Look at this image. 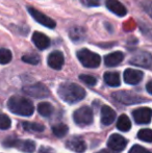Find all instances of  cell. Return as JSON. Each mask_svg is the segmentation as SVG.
Masks as SVG:
<instances>
[{
	"label": "cell",
	"instance_id": "obj_22",
	"mask_svg": "<svg viewBox=\"0 0 152 153\" xmlns=\"http://www.w3.org/2000/svg\"><path fill=\"white\" fill-rule=\"evenodd\" d=\"M38 111L43 117H49L52 114L53 107L49 102H41L38 105Z\"/></svg>",
	"mask_w": 152,
	"mask_h": 153
},
{
	"label": "cell",
	"instance_id": "obj_25",
	"mask_svg": "<svg viewBox=\"0 0 152 153\" xmlns=\"http://www.w3.org/2000/svg\"><path fill=\"white\" fill-rule=\"evenodd\" d=\"M13 59V54L10 50L6 48H0V64L6 65L8 64Z\"/></svg>",
	"mask_w": 152,
	"mask_h": 153
},
{
	"label": "cell",
	"instance_id": "obj_7",
	"mask_svg": "<svg viewBox=\"0 0 152 153\" xmlns=\"http://www.w3.org/2000/svg\"><path fill=\"white\" fill-rule=\"evenodd\" d=\"M27 10H28V13L30 14V16L33 17L38 23L48 27V28H55V26H56L55 21H53L52 19L49 18L48 16H46V15H44L43 13H41L37 8L33 7V6H27Z\"/></svg>",
	"mask_w": 152,
	"mask_h": 153
},
{
	"label": "cell",
	"instance_id": "obj_12",
	"mask_svg": "<svg viewBox=\"0 0 152 153\" xmlns=\"http://www.w3.org/2000/svg\"><path fill=\"white\" fill-rule=\"evenodd\" d=\"M23 91L26 94H28L29 96L36 97V98H44V97H47L49 95L48 89L42 83H36V85L25 87Z\"/></svg>",
	"mask_w": 152,
	"mask_h": 153
},
{
	"label": "cell",
	"instance_id": "obj_30",
	"mask_svg": "<svg viewBox=\"0 0 152 153\" xmlns=\"http://www.w3.org/2000/svg\"><path fill=\"white\" fill-rule=\"evenodd\" d=\"M129 153H151L148 149L142 147L140 145H134L131 147V149L129 150Z\"/></svg>",
	"mask_w": 152,
	"mask_h": 153
},
{
	"label": "cell",
	"instance_id": "obj_4",
	"mask_svg": "<svg viewBox=\"0 0 152 153\" xmlns=\"http://www.w3.org/2000/svg\"><path fill=\"white\" fill-rule=\"evenodd\" d=\"M3 145L5 147H15L26 153H33L36 150L35 142L30 141V140H18L13 139V137H7L3 142Z\"/></svg>",
	"mask_w": 152,
	"mask_h": 153
},
{
	"label": "cell",
	"instance_id": "obj_1",
	"mask_svg": "<svg viewBox=\"0 0 152 153\" xmlns=\"http://www.w3.org/2000/svg\"><path fill=\"white\" fill-rule=\"evenodd\" d=\"M59 95L65 102L73 104L79 102L85 97V91L76 83L66 82L59 85Z\"/></svg>",
	"mask_w": 152,
	"mask_h": 153
},
{
	"label": "cell",
	"instance_id": "obj_11",
	"mask_svg": "<svg viewBox=\"0 0 152 153\" xmlns=\"http://www.w3.org/2000/svg\"><path fill=\"white\" fill-rule=\"evenodd\" d=\"M143 76H144V74L142 71L136 70V69H126L123 75L124 81L130 85H136L140 83L143 79Z\"/></svg>",
	"mask_w": 152,
	"mask_h": 153
},
{
	"label": "cell",
	"instance_id": "obj_28",
	"mask_svg": "<svg viewBox=\"0 0 152 153\" xmlns=\"http://www.w3.org/2000/svg\"><path fill=\"white\" fill-rule=\"evenodd\" d=\"M10 125H12V121L8 118V116L4 115V114H0V129L6 130L10 128Z\"/></svg>",
	"mask_w": 152,
	"mask_h": 153
},
{
	"label": "cell",
	"instance_id": "obj_26",
	"mask_svg": "<svg viewBox=\"0 0 152 153\" xmlns=\"http://www.w3.org/2000/svg\"><path fill=\"white\" fill-rule=\"evenodd\" d=\"M138 137L141 141H144L146 143H151L152 142V132L151 129L149 128H144L141 129L138 132Z\"/></svg>",
	"mask_w": 152,
	"mask_h": 153
},
{
	"label": "cell",
	"instance_id": "obj_20",
	"mask_svg": "<svg viewBox=\"0 0 152 153\" xmlns=\"http://www.w3.org/2000/svg\"><path fill=\"white\" fill-rule=\"evenodd\" d=\"M69 36H70V38H71V40L74 41V42H80V41L85 40V29L79 26L72 27L69 31Z\"/></svg>",
	"mask_w": 152,
	"mask_h": 153
},
{
	"label": "cell",
	"instance_id": "obj_23",
	"mask_svg": "<svg viewBox=\"0 0 152 153\" xmlns=\"http://www.w3.org/2000/svg\"><path fill=\"white\" fill-rule=\"evenodd\" d=\"M23 128L26 131H31V132H42L44 131V125L39 124V123H31V122H23Z\"/></svg>",
	"mask_w": 152,
	"mask_h": 153
},
{
	"label": "cell",
	"instance_id": "obj_17",
	"mask_svg": "<svg viewBox=\"0 0 152 153\" xmlns=\"http://www.w3.org/2000/svg\"><path fill=\"white\" fill-rule=\"evenodd\" d=\"M116 119V111L108 105H103L101 107V122L103 125L108 126Z\"/></svg>",
	"mask_w": 152,
	"mask_h": 153
},
{
	"label": "cell",
	"instance_id": "obj_18",
	"mask_svg": "<svg viewBox=\"0 0 152 153\" xmlns=\"http://www.w3.org/2000/svg\"><path fill=\"white\" fill-rule=\"evenodd\" d=\"M124 59V54L121 51H115L104 57V64L108 67H116L121 64Z\"/></svg>",
	"mask_w": 152,
	"mask_h": 153
},
{
	"label": "cell",
	"instance_id": "obj_9",
	"mask_svg": "<svg viewBox=\"0 0 152 153\" xmlns=\"http://www.w3.org/2000/svg\"><path fill=\"white\" fill-rule=\"evenodd\" d=\"M152 111L149 107H139L132 111V117L136 124H149L151 121Z\"/></svg>",
	"mask_w": 152,
	"mask_h": 153
},
{
	"label": "cell",
	"instance_id": "obj_5",
	"mask_svg": "<svg viewBox=\"0 0 152 153\" xmlns=\"http://www.w3.org/2000/svg\"><path fill=\"white\" fill-rule=\"evenodd\" d=\"M73 119L74 122L78 126H89V125H91L93 123L94 120L93 111H92V109L89 106H81L80 108H78L77 111H74Z\"/></svg>",
	"mask_w": 152,
	"mask_h": 153
},
{
	"label": "cell",
	"instance_id": "obj_3",
	"mask_svg": "<svg viewBox=\"0 0 152 153\" xmlns=\"http://www.w3.org/2000/svg\"><path fill=\"white\" fill-rule=\"evenodd\" d=\"M77 59L83 67L90 69L98 68L101 64V57L97 53L89 50V49H80L76 53Z\"/></svg>",
	"mask_w": 152,
	"mask_h": 153
},
{
	"label": "cell",
	"instance_id": "obj_19",
	"mask_svg": "<svg viewBox=\"0 0 152 153\" xmlns=\"http://www.w3.org/2000/svg\"><path fill=\"white\" fill-rule=\"evenodd\" d=\"M104 81L108 85L113 88H117L121 85V79H120V74L118 72H106L104 73Z\"/></svg>",
	"mask_w": 152,
	"mask_h": 153
},
{
	"label": "cell",
	"instance_id": "obj_8",
	"mask_svg": "<svg viewBox=\"0 0 152 153\" xmlns=\"http://www.w3.org/2000/svg\"><path fill=\"white\" fill-rule=\"evenodd\" d=\"M129 62L133 66L142 67V68L150 69L152 64L151 54L147 51H140V52L136 53L130 59Z\"/></svg>",
	"mask_w": 152,
	"mask_h": 153
},
{
	"label": "cell",
	"instance_id": "obj_14",
	"mask_svg": "<svg viewBox=\"0 0 152 153\" xmlns=\"http://www.w3.org/2000/svg\"><path fill=\"white\" fill-rule=\"evenodd\" d=\"M31 40H33V43L35 44V46L40 50H44V49H47L50 46V39L46 34L42 33L40 31L33 32Z\"/></svg>",
	"mask_w": 152,
	"mask_h": 153
},
{
	"label": "cell",
	"instance_id": "obj_15",
	"mask_svg": "<svg viewBox=\"0 0 152 153\" xmlns=\"http://www.w3.org/2000/svg\"><path fill=\"white\" fill-rule=\"evenodd\" d=\"M106 7L110 12H112L113 14H115L116 16L119 17H124L127 14V10L126 7L118 0H106L105 2Z\"/></svg>",
	"mask_w": 152,
	"mask_h": 153
},
{
	"label": "cell",
	"instance_id": "obj_16",
	"mask_svg": "<svg viewBox=\"0 0 152 153\" xmlns=\"http://www.w3.org/2000/svg\"><path fill=\"white\" fill-rule=\"evenodd\" d=\"M66 147L76 153H83L87 149L85 143L79 137H72L66 142Z\"/></svg>",
	"mask_w": 152,
	"mask_h": 153
},
{
	"label": "cell",
	"instance_id": "obj_31",
	"mask_svg": "<svg viewBox=\"0 0 152 153\" xmlns=\"http://www.w3.org/2000/svg\"><path fill=\"white\" fill-rule=\"evenodd\" d=\"M83 5L93 7V6H98L100 4V0H81Z\"/></svg>",
	"mask_w": 152,
	"mask_h": 153
},
{
	"label": "cell",
	"instance_id": "obj_21",
	"mask_svg": "<svg viewBox=\"0 0 152 153\" xmlns=\"http://www.w3.org/2000/svg\"><path fill=\"white\" fill-rule=\"evenodd\" d=\"M117 128L121 131H124V132L130 130V128H131V122H130L129 118L126 115L120 116L117 121Z\"/></svg>",
	"mask_w": 152,
	"mask_h": 153
},
{
	"label": "cell",
	"instance_id": "obj_6",
	"mask_svg": "<svg viewBox=\"0 0 152 153\" xmlns=\"http://www.w3.org/2000/svg\"><path fill=\"white\" fill-rule=\"evenodd\" d=\"M113 98H114L115 100L119 101V102L123 103V104H126V105L136 104V103H142V102H146L147 101V99L143 98V97L134 95L130 92H125V91L113 93Z\"/></svg>",
	"mask_w": 152,
	"mask_h": 153
},
{
	"label": "cell",
	"instance_id": "obj_32",
	"mask_svg": "<svg viewBox=\"0 0 152 153\" xmlns=\"http://www.w3.org/2000/svg\"><path fill=\"white\" fill-rule=\"evenodd\" d=\"M152 81H148V83H147V85H146V90H147V92H148V94H152Z\"/></svg>",
	"mask_w": 152,
	"mask_h": 153
},
{
	"label": "cell",
	"instance_id": "obj_24",
	"mask_svg": "<svg viewBox=\"0 0 152 153\" xmlns=\"http://www.w3.org/2000/svg\"><path fill=\"white\" fill-rule=\"evenodd\" d=\"M68 126L64 123H59V124L54 125L52 127V131H53V134L57 137H64L66 134L68 133Z\"/></svg>",
	"mask_w": 152,
	"mask_h": 153
},
{
	"label": "cell",
	"instance_id": "obj_10",
	"mask_svg": "<svg viewBox=\"0 0 152 153\" xmlns=\"http://www.w3.org/2000/svg\"><path fill=\"white\" fill-rule=\"evenodd\" d=\"M126 145H127L126 139L124 137H122V135L118 134V133L112 134L108 141V147L115 152H120L122 150H124Z\"/></svg>",
	"mask_w": 152,
	"mask_h": 153
},
{
	"label": "cell",
	"instance_id": "obj_29",
	"mask_svg": "<svg viewBox=\"0 0 152 153\" xmlns=\"http://www.w3.org/2000/svg\"><path fill=\"white\" fill-rule=\"evenodd\" d=\"M79 79H80L82 82H85V83H87V85H90V87H93V85H95L96 83H97V79H96L94 76H92V75L81 74L80 76H79Z\"/></svg>",
	"mask_w": 152,
	"mask_h": 153
},
{
	"label": "cell",
	"instance_id": "obj_34",
	"mask_svg": "<svg viewBox=\"0 0 152 153\" xmlns=\"http://www.w3.org/2000/svg\"><path fill=\"white\" fill-rule=\"evenodd\" d=\"M97 153H110L108 151V150H101V151H99V152H97Z\"/></svg>",
	"mask_w": 152,
	"mask_h": 153
},
{
	"label": "cell",
	"instance_id": "obj_13",
	"mask_svg": "<svg viewBox=\"0 0 152 153\" xmlns=\"http://www.w3.org/2000/svg\"><path fill=\"white\" fill-rule=\"evenodd\" d=\"M47 62L50 68L54 69V70H61L63 68L64 64H65V57L64 54L59 50L52 51L50 54L48 55Z\"/></svg>",
	"mask_w": 152,
	"mask_h": 153
},
{
	"label": "cell",
	"instance_id": "obj_2",
	"mask_svg": "<svg viewBox=\"0 0 152 153\" xmlns=\"http://www.w3.org/2000/svg\"><path fill=\"white\" fill-rule=\"evenodd\" d=\"M7 107L13 114L29 117L35 111V106L29 99L21 96H13L7 102Z\"/></svg>",
	"mask_w": 152,
	"mask_h": 153
},
{
	"label": "cell",
	"instance_id": "obj_27",
	"mask_svg": "<svg viewBox=\"0 0 152 153\" xmlns=\"http://www.w3.org/2000/svg\"><path fill=\"white\" fill-rule=\"evenodd\" d=\"M22 61L30 65H38L40 62V56L38 54H36V53H30V54L23 55Z\"/></svg>",
	"mask_w": 152,
	"mask_h": 153
},
{
	"label": "cell",
	"instance_id": "obj_33",
	"mask_svg": "<svg viewBox=\"0 0 152 153\" xmlns=\"http://www.w3.org/2000/svg\"><path fill=\"white\" fill-rule=\"evenodd\" d=\"M40 153H51V151L49 149H47V148H42L40 150Z\"/></svg>",
	"mask_w": 152,
	"mask_h": 153
}]
</instances>
